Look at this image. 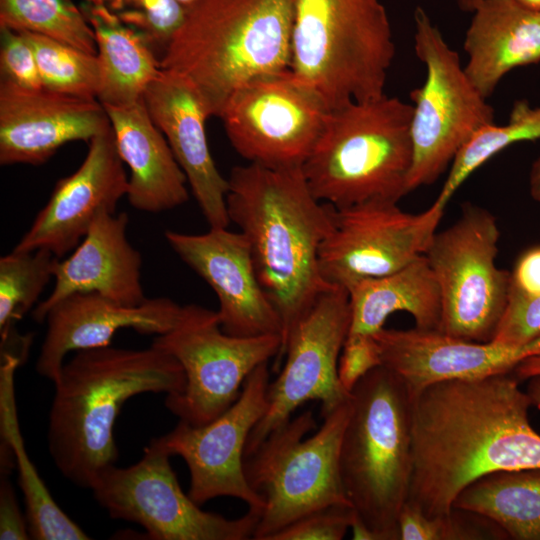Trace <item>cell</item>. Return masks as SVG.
Segmentation results:
<instances>
[{"label": "cell", "mask_w": 540, "mask_h": 540, "mask_svg": "<svg viewBox=\"0 0 540 540\" xmlns=\"http://www.w3.org/2000/svg\"><path fill=\"white\" fill-rule=\"evenodd\" d=\"M528 395L510 373L432 383L412 398V477L407 502L449 513L459 493L500 470L540 468V434Z\"/></svg>", "instance_id": "cell-1"}, {"label": "cell", "mask_w": 540, "mask_h": 540, "mask_svg": "<svg viewBox=\"0 0 540 540\" xmlns=\"http://www.w3.org/2000/svg\"><path fill=\"white\" fill-rule=\"evenodd\" d=\"M226 208L248 241L258 280L282 323L286 341L330 286L318 264L320 246L333 224L334 206L311 193L301 167L249 163L232 168Z\"/></svg>", "instance_id": "cell-2"}, {"label": "cell", "mask_w": 540, "mask_h": 540, "mask_svg": "<svg viewBox=\"0 0 540 540\" xmlns=\"http://www.w3.org/2000/svg\"><path fill=\"white\" fill-rule=\"evenodd\" d=\"M53 384L50 456L68 481L91 489L118 458L113 427L123 404L147 392L180 393L186 377L173 356L153 345L138 350L106 346L76 351Z\"/></svg>", "instance_id": "cell-3"}, {"label": "cell", "mask_w": 540, "mask_h": 540, "mask_svg": "<svg viewBox=\"0 0 540 540\" xmlns=\"http://www.w3.org/2000/svg\"><path fill=\"white\" fill-rule=\"evenodd\" d=\"M296 0H201L160 58L186 77L218 117L239 87L290 70Z\"/></svg>", "instance_id": "cell-4"}, {"label": "cell", "mask_w": 540, "mask_h": 540, "mask_svg": "<svg viewBox=\"0 0 540 540\" xmlns=\"http://www.w3.org/2000/svg\"><path fill=\"white\" fill-rule=\"evenodd\" d=\"M339 452L346 496L372 540H399L398 518L412 477V397L380 365L350 391Z\"/></svg>", "instance_id": "cell-5"}, {"label": "cell", "mask_w": 540, "mask_h": 540, "mask_svg": "<svg viewBox=\"0 0 540 540\" xmlns=\"http://www.w3.org/2000/svg\"><path fill=\"white\" fill-rule=\"evenodd\" d=\"M411 117V104L386 94L330 111L301 166L314 197L336 208L398 202L408 193Z\"/></svg>", "instance_id": "cell-6"}, {"label": "cell", "mask_w": 540, "mask_h": 540, "mask_svg": "<svg viewBox=\"0 0 540 540\" xmlns=\"http://www.w3.org/2000/svg\"><path fill=\"white\" fill-rule=\"evenodd\" d=\"M394 57L380 0H296L290 71L329 111L384 96Z\"/></svg>", "instance_id": "cell-7"}, {"label": "cell", "mask_w": 540, "mask_h": 540, "mask_svg": "<svg viewBox=\"0 0 540 540\" xmlns=\"http://www.w3.org/2000/svg\"><path fill=\"white\" fill-rule=\"evenodd\" d=\"M349 412L348 400L323 417L320 428L305 438L316 428L312 411L306 410L273 430L245 457L246 479L265 503L253 539L269 540L315 510L351 506L339 470L341 439Z\"/></svg>", "instance_id": "cell-8"}, {"label": "cell", "mask_w": 540, "mask_h": 540, "mask_svg": "<svg viewBox=\"0 0 540 540\" xmlns=\"http://www.w3.org/2000/svg\"><path fill=\"white\" fill-rule=\"evenodd\" d=\"M414 49L424 64V83L410 92L413 159L408 193L433 184L468 139L494 123L495 111L467 77L459 54L422 7L414 11Z\"/></svg>", "instance_id": "cell-9"}, {"label": "cell", "mask_w": 540, "mask_h": 540, "mask_svg": "<svg viewBox=\"0 0 540 540\" xmlns=\"http://www.w3.org/2000/svg\"><path fill=\"white\" fill-rule=\"evenodd\" d=\"M499 237L495 216L472 203L462 205L459 218L435 233L424 255L439 285L444 334L492 341L510 288V272L496 265Z\"/></svg>", "instance_id": "cell-10"}, {"label": "cell", "mask_w": 540, "mask_h": 540, "mask_svg": "<svg viewBox=\"0 0 540 540\" xmlns=\"http://www.w3.org/2000/svg\"><path fill=\"white\" fill-rule=\"evenodd\" d=\"M151 345L173 356L186 377L184 390L167 395L165 406L180 420L202 426L237 400L256 367L278 357L282 338L229 335L221 329L217 311L189 304L176 325L155 336Z\"/></svg>", "instance_id": "cell-11"}, {"label": "cell", "mask_w": 540, "mask_h": 540, "mask_svg": "<svg viewBox=\"0 0 540 540\" xmlns=\"http://www.w3.org/2000/svg\"><path fill=\"white\" fill-rule=\"evenodd\" d=\"M171 454L159 438L144 448L135 464L112 465L91 489L111 518L141 525L154 540L253 539L260 515L249 510L237 519L200 509L181 489L170 465Z\"/></svg>", "instance_id": "cell-12"}, {"label": "cell", "mask_w": 540, "mask_h": 540, "mask_svg": "<svg viewBox=\"0 0 540 540\" xmlns=\"http://www.w3.org/2000/svg\"><path fill=\"white\" fill-rule=\"evenodd\" d=\"M351 310L346 288L330 286L297 323L283 349L285 364L269 383L268 406L251 431L245 457L303 403L321 402L325 417L349 400L338 377V361L349 333Z\"/></svg>", "instance_id": "cell-13"}, {"label": "cell", "mask_w": 540, "mask_h": 540, "mask_svg": "<svg viewBox=\"0 0 540 540\" xmlns=\"http://www.w3.org/2000/svg\"><path fill=\"white\" fill-rule=\"evenodd\" d=\"M329 112L288 70L236 89L218 117L234 150L249 163L294 168L310 154Z\"/></svg>", "instance_id": "cell-14"}, {"label": "cell", "mask_w": 540, "mask_h": 540, "mask_svg": "<svg viewBox=\"0 0 540 540\" xmlns=\"http://www.w3.org/2000/svg\"><path fill=\"white\" fill-rule=\"evenodd\" d=\"M398 202L368 201L333 209V224L318 254L329 285L353 283L395 272L425 254L444 213L436 201L420 213Z\"/></svg>", "instance_id": "cell-15"}, {"label": "cell", "mask_w": 540, "mask_h": 540, "mask_svg": "<svg viewBox=\"0 0 540 540\" xmlns=\"http://www.w3.org/2000/svg\"><path fill=\"white\" fill-rule=\"evenodd\" d=\"M268 362L245 379L237 400L220 416L202 426L180 420L159 437L165 449L182 457L190 472L189 496L199 506L216 497L241 499L261 515L263 499L250 487L244 472L248 437L264 416L268 401Z\"/></svg>", "instance_id": "cell-16"}, {"label": "cell", "mask_w": 540, "mask_h": 540, "mask_svg": "<svg viewBox=\"0 0 540 540\" xmlns=\"http://www.w3.org/2000/svg\"><path fill=\"white\" fill-rule=\"evenodd\" d=\"M178 257L215 292L221 329L232 336L280 335L278 312L263 290L245 236L227 228L203 234L165 231Z\"/></svg>", "instance_id": "cell-17"}, {"label": "cell", "mask_w": 540, "mask_h": 540, "mask_svg": "<svg viewBox=\"0 0 540 540\" xmlns=\"http://www.w3.org/2000/svg\"><path fill=\"white\" fill-rule=\"evenodd\" d=\"M127 192L128 177L110 126L90 140L79 168L58 180L14 250L44 248L63 258L78 246L96 216L103 210L115 212Z\"/></svg>", "instance_id": "cell-18"}, {"label": "cell", "mask_w": 540, "mask_h": 540, "mask_svg": "<svg viewBox=\"0 0 540 540\" xmlns=\"http://www.w3.org/2000/svg\"><path fill=\"white\" fill-rule=\"evenodd\" d=\"M111 126L98 99L0 81V164L47 162L64 144L90 142Z\"/></svg>", "instance_id": "cell-19"}, {"label": "cell", "mask_w": 540, "mask_h": 540, "mask_svg": "<svg viewBox=\"0 0 540 540\" xmlns=\"http://www.w3.org/2000/svg\"><path fill=\"white\" fill-rule=\"evenodd\" d=\"M143 100L183 170L192 194L210 228H227L228 179L210 153L205 123L209 109L196 87L184 76L161 68L147 86Z\"/></svg>", "instance_id": "cell-20"}, {"label": "cell", "mask_w": 540, "mask_h": 540, "mask_svg": "<svg viewBox=\"0 0 540 540\" xmlns=\"http://www.w3.org/2000/svg\"><path fill=\"white\" fill-rule=\"evenodd\" d=\"M183 306L165 297L125 305L98 293H74L47 313V331L35 369L55 382L72 351L110 346L114 334L131 328L141 334L161 335L178 322Z\"/></svg>", "instance_id": "cell-21"}, {"label": "cell", "mask_w": 540, "mask_h": 540, "mask_svg": "<svg viewBox=\"0 0 540 540\" xmlns=\"http://www.w3.org/2000/svg\"><path fill=\"white\" fill-rule=\"evenodd\" d=\"M129 218L125 212L101 211L87 234L64 260L58 258L54 288L32 312L43 322L49 310L74 293H98L125 305H139L147 297L141 283L142 257L127 237Z\"/></svg>", "instance_id": "cell-22"}, {"label": "cell", "mask_w": 540, "mask_h": 540, "mask_svg": "<svg viewBox=\"0 0 540 540\" xmlns=\"http://www.w3.org/2000/svg\"><path fill=\"white\" fill-rule=\"evenodd\" d=\"M118 154L130 171L127 199L140 211L159 213L189 199L187 178L144 100L104 107Z\"/></svg>", "instance_id": "cell-23"}, {"label": "cell", "mask_w": 540, "mask_h": 540, "mask_svg": "<svg viewBox=\"0 0 540 540\" xmlns=\"http://www.w3.org/2000/svg\"><path fill=\"white\" fill-rule=\"evenodd\" d=\"M465 33V73L488 99L512 70L540 62V11L517 0H481Z\"/></svg>", "instance_id": "cell-24"}, {"label": "cell", "mask_w": 540, "mask_h": 540, "mask_svg": "<svg viewBox=\"0 0 540 540\" xmlns=\"http://www.w3.org/2000/svg\"><path fill=\"white\" fill-rule=\"evenodd\" d=\"M347 291L351 310L348 334L374 335L395 312L409 313L415 328L440 331L441 294L425 255L390 274L359 280Z\"/></svg>", "instance_id": "cell-25"}, {"label": "cell", "mask_w": 540, "mask_h": 540, "mask_svg": "<svg viewBox=\"0 0 540 540\" xmlns=\"http://www.w3.org/2000/svg\"><path fill=\"white\" fill-rule=\"evenodd\" d=\"M79 7L97 47L101 71L97 99L104 107L126 106L143 99L147 86L161 70L156 53L104 0H81Z\"/></svg>", "instance_id": "cell-26"}, {"label": "cell", "mask_w": 540, "mask_h": 540, "mask_svg": "<svg viewBox=\"0 0 540 540\" xmlns=\"http://www.w3.org/2000/svg\"><path fill=\"white\" fill-rule=\"evenodd\" d=\"M26 355L19 347L1 346L0 434L1 442L11 449L18 470L30 537L36 540L90 539L54 501L26 452L14 391V374Z\"/></svg>", "instance_id": "cell-27"}, {"label": "cell", "mask_w": 540, "mask_h": 540, "mask_svg": "<svg viewBox=\"0 0 540 540\" xmlns=\"http://www.w3.org/2000/svg\"><path fill=\"white\" fill-rule=\"evenodd\" d=\"M453 508L481 515L513 540H540V468L500 470L466 486Z\"/></svg>", "instance_id": "cell-28"}, {"label": "cell", "mask_w": 540, "mask_h": 540, "mask_svg": "<svg viewBox=\"0 0 540 540\" xmlns=\"http://www.w3.org/2000/svg\"><path fill=\"white\" fill-rule=\"evenodd\" d=\"M538 139L540 105L534 107L528 100H516L505 124L481 127L461 147L435 201L445 208L467 178L493 156L515 143Z\"/></svg>", "instance_id": "cell-29"}, {"label": "cell", "mask_w": 540, "mask_h": 540, "mask_svg": "<svg viewBox=\"0 0 540 540\" xmlns=\"http://www.w3.org/2000/svg\"><path fill=\"white\" fill-rule=\"evenodd\" d=\"M0 28L45 35L97 54L93 31L73 0H0Z\"/></svg>", "instance_id": "cell-30"}, {"label": "cell", "mask_w": 540, "mask_h": 540, "mask_svg": "<svg viewBox=\"0 0 540 540\" xmlns=\"http://www.w3.org/2000/svg\"><path fill=\"white\" fill-rule=\"evenodd\" d=\"M58 257L40 248L12 250L0 258V335L5 337L14 325L37 303L53 277Z\"/></svg>", "instance_id": "cell-31"}, {"label": "cell", "mask_w": 540, "mask_h": 540, "mask_svg": "<svg viewBox=\"0 0 540 540\" xmlns=\"http://www.w3.org/2000/svg\"><path fill=\"white\" fill-rule=\"evenodd\" d=\"M24 32L34 49L43 88L80 98H98L101 71L97 54L45 35Z\"/></svg>", "instance_id": "cell-32"}, {"label": "cell", "mask_w": 540, "mask_h": 540, "mask_svg": "<svg viewBox=\"0 0 540 540\" xmlns=\"http://www.w3.org/2000/svg\"><path fill=\"white\" fill-rule=\"evenodd\" d=\"M399 540H476L507 539L489 519L473 512L453 508L451 512L427 516L405 502L398 518Z\"/></svg>", "instance_id": "cell-33"}, {"label": "cell", "mask_w": 540, "mask_h": 540, "mask_svg": "<svg viewBox=\"0 0 540 540\" xmlns=\"http://www.w3.org/2000/svg\"><path fill=\"white\" fill-rule=\"evenodd\" d=\"M104 1L125 24L145 38L159 60L186 16V10L173 0Z\"/></svg>", "instance_id": "cell-34"}, {"label": "cell", "mask_w": 540, "mask_h": 540, "mask_svg": "<svg viewBox=\"0 0 540 540\" xmlns=\"http://www.w3.org/2000/svg\"><path fill=\"white\" fill-rule=\"evenodd\" d=\"M540 336V294L509 288L508 299L492 342L522 347Z\"/></svg>", "instance_id": "cell-35"}, {"label": "cell", "mask_w": 540, "mask_h": 540, "mask_svg": "<svg viewBox=\"0 0 540 540\" xmlns=\"http://www.w3.org/2000/svg\"><path fill=\"white\" fill-rule=\"evenodd\" d=\"M354 518L355 511L351 506L331 505L290 523L269 540H341Z\"/></svg>", "instance_id": "cell-36"}, {"label": "cell", "mask_w": 540, "mask_h": 540, "mask_svg": "<svg viewBox=\"0 0 540 540\" xmlns=\"http://www.w3.org/2000/svg\"><path fill=\"white\" fill-rule=\"evenodd\" d=\"M1 81L27 88L40 89L42 82L32 44L24 31L0 28Z\"/></svg>", "instance_id": "cell-37"}, {"label": "cell", "mask_w": 540, "mask_h": 540, "mask_svg": "<svg viewBox=\"0 0 540 540\" xmlns=\"http://www.w3.org/2000/svg\"><path fill=\"white\" fill-rule=\"evenodd\" d=\"M380 365V348L374 335H347L338 361V377L347 392L350 393L366 373Z\"/></svg>", "instance_id": "cell-38"}, {"label": "cell", "mask_w": 540, "mask_h": 540, "mask_svg": "<svg viewBox=\"0 0 540 540\" xmlns=\"http://www.w3.org/2000/svg\"><path fill=\"white\" fill-rule=\"evenodd\" d=\"M7 471H1L0 480V539H31L26 516L21 513L14 488Z\"/></svg>", "instance_id": "cell-39"}, {"label": "cell", "mask_w": 540, "mask_h": 540, "mask_svg": "<svg viewBox=\"0 0 540 540\" xmlns=\"http://www.w3.org/2000/svg\"><path fill=\"white\" fill-rule=\"evenodd\" d=\"M510 287L525 294H540V245L520 255L510 272Z\"/></svg>", "instance_id": "cell-40"}, {"label": "cell", "mask_w": 540, "mask_h": 540, "mask_svg": "<svg viewBox=\"0 0 540 540\" xmlns=\"http://www.w3.org/2000/svg\"><path fill=\"white\" fill-rule=\"evenodd\" d=\"M512 374L519 380H527L532 376L540 374V355L531 356L520 363L512 371Z\"/></svg>", "instance_id": "cell-41"}, {"label": "cell", "mask_w": 540, "mask_h": 540, "mask_svg": "<svg viewBox=\"0 0 540 540\" xmlns=\"http://www.w3.org/2000/svg\"><path fill=\"white\" fill-rule=\"evenodd\" d=\"M529 190L531 197L540 202V157L532 164L529 175Z\"/></svg>", "instance_id": "cell-42"}, {"label": "cell", "mask_w": 540, "mask_h": 540, "mask_svg": "<svg viewBox=\"0 0 540 540\" xmlns=\"http://www.w3.org/2000/svg\"><path fill=\"white\" fill-rule=\"evenodd\" d=\"M526 394L529 397V400L532 406H536L540 409V374L535 375L527 379Z\"/></svg>", "instance_id": "cell-43"}, {"label": "cell", "mask_w": 540, "mask_h": 540, "mask_svg": "<svg viewBox=\"0 0 540 540\" xmlns=\"http://www.w3.org/2000/svg\"><path fill=\"white\" fill-rule=\"evenodd\" d=\"M481 0H457L458 7L463 12L472 13Z\"/></svg>", "instance_id": "cell-44"}, {"label": "cell", "mask_w": 540, "mask_h": 540, "mask_svg": "<svg viewBox=\"0 0 540 540\" xmlns=\"http://www.w3.org/2000/svg\"><path fill=\"white\" fill-rule=\"evenodd\" d=\"M173 1H175L178 5H180L187 11L188 9H190L191 7L199 3L201 0H173Z\"/></svg>", "instance_id": "cell-45"}, {"label": "cell", "mask_w": 540, "mask_h": 540, "mask_svg": "<svg viewBox=\"0 0 540 540\" xmlns=\"http://www.w3.org/2000/svg\"><path fill=\"white\" fill-rule=\"evenodd\" d=\"M517 1H519L520 3H522L523 5L531 9L540 11V0H517Z\"/></svg>", "instance_id": "cell-46"}]
</instances>
